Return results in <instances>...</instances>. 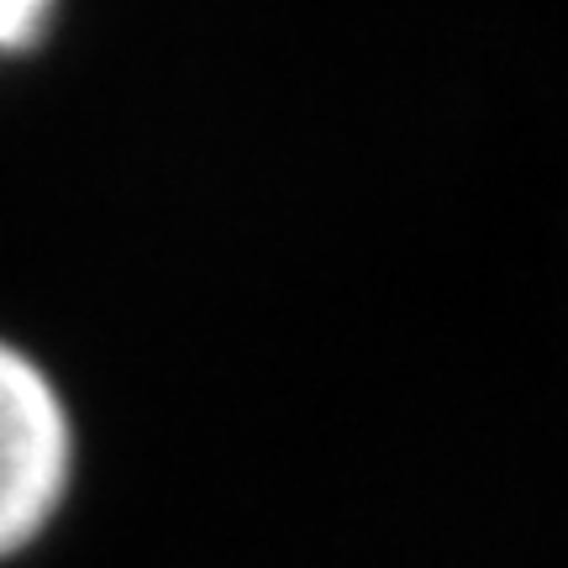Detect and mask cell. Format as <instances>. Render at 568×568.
<instances>
[{"label": "cell", "mask_w": 568, "mask_h": 568, "mask_svg": "<svg viewBox=\"0 0 568 568\" xmlns=\"http://www.w3.org/2000/svg\"><path fill=\"white\" fill-rule=\"evenodd\" d=\"M48 21H53V11L38 0H0V53H21Z\"/></svg>", "instance_id": "7a4b0ae2"}, {"label": "cell", "mask_w": 568, "mask_h": 568, "mask_svg": "<svg viewBox=\"0 0 568 568\" xmlns=\"http://www.w3.org/2000/svg\"><path fill=\"white\" fill-rule=\"evenodd\" d=\"M74 432L48 368L0 337V558L27 548L59 510Z\"/></svg>", "instance_id": "6da1fadb"}]
</instances>
